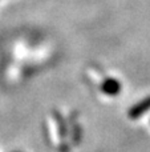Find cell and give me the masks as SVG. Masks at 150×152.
Wrapping results in <instances>:
<instances>
[{
    "label": "cell",
    "mask_w": 150,
    "mask_h": 152,
    "mask_svg": "<svg viewBox=\"0 0 150 152\" xmlns=\"http://www.w3.org/2000/svg\"><path fill=\"white\" fill-rule=\"evenodd\" d=\"M149 110H150V96L145 97L144 100H141L137 104L133 105L129 110V112H128V116H129L130 119H133V120H136V119H140L141 116L148 112Z\"/></svg>",
    "instance_id": "1"
},
{
    "label": "cell",
    "mask_w": 150,
    "mask_h": 152,
    "mask_svg": "<svg viewBox=\"0 0 150 152\" xmlns=\"http://www.w3.org/2000/svg\"><path fill=\"white\" fill-rule=\"evenodd\" d=\"M101 91L106 94L108 96H117L121 91V84L117 79L109 77L101 84Z\"/></svg>",
    "instance_id": "2"
},
{
    "label": "cell",
    "mask_w": 150,
    "mask_h": 152,
    "mask_svg": "<svg viewBox=\"0 0 150 152\" xmlns=\"http://www.w3.org/2000/svg\"><path fill=\"white\" fill-rule=\"evenodd\" d=\"M53 115H55V120L56 123H57V129H58V134H60V137L63 139V142H65L66 136H68V128H66V124H65V120H64V118L61 116V113L58 112H53Z\"/></svg>",
    "instance_id": "3"
},
{
    "label": "cell",
    "mask_w": 150,
    "mask_h": 152,
    "mask_svg": "<svg viewBox=\"0 0 150 152\" xmlns=\"http://www.w3.org/2000/svg\"><path fill=\"white\" fill-rule=\"evenodd\" d=\"M17 152H19V151H17Z\"/></svg>",
    "instance_id": "4"
}]
</instances>
